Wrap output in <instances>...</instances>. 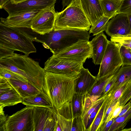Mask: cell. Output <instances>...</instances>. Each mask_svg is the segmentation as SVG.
<instances>
[{
	"label": "cell",
	"instance_id": "cell-1",
	"mask_svg": "<svg viewBox=\"0 0 131 131\" xmlns=\"http://www.w3.org/2000/svg\"><path fill=\"white\" fill-rule=\"evenodd\" d=\"M77 78L45 71L42 90L57 110L66 103L71 101L75 93L74 80Z\"/></svg>",
	"mask_w": 131,
	"mask_h": 131
},
{
	"label": "cell",
	"instance_id": "cell-2",
	"mask_svg": "<svg viewBox=\"0 0 131 131\" xmlns=\"http://www.w3.org/2000/svg\"><path fill=\"white\" fill-rule=\"evenodd\" d=\"M0 69L11 71L27 79L28 82L42 90L45 71L39 63L26 55L17 53L0 59Z\"/></svg>",
	"mask_w": 131,
	"mask_h": 131
},
{
	"label": "cell",
	"instance_id": "cell-3",
	"mask_svg": "<svg viewBox=\"0 0 131 131\" xmlns=\"http://www.w3.org/2000/svg\"><path fill=\"white\" fill-rule=\"evenodd\" d=\"M37 37V41L42 43L53 54H56L81 40L89 41L90 34L86 30L66 28L52 30Z\"/></svg>",
	"mask_w": 131,
	"mask_h": 131
},
{
	"label": "cell",
	"instance_id": "cell-4",
	"mask_svg": "<svg viewBox=\"0 0 131 131\" xmlns=\"http://www.w3.org/2000/svg\"><path fill=\"white\" fill-rule=\"evenodd\" d=\"M21 28L13 27L0 23V46L18 51L28 56L36 52L32 42L36 38L28 34Z\"/></svg>",
	"mask_w": 131,
	"mask_h": 131
},
{
	"label": "cell",
	"instance_id": "cell-5",
	"mask_svg": "<svg viewBox=\"0 0 131 131\" xmlns=\"http://www.w3.org/2000/svg\"><path fill=\"white\" fill-rule=\"evenodd\" d=\"M91 26L80 0H74L64 10L56 12L54 30L71 28L88 31Z\"/></svg>",
	"mask_w": 131,
	"mask_h": 131
},
{
	"label": "cell",
	"instance_id": "cell-6",
	"mask_svg": "<svg viewBox=\"0 0 131 131\" xmlns=\"http://www.w3.org/2000/svg\"><path fill=\"white\" fill-rule=\"evenodd\" d=\"M83 63L58 57L55 54L48 58L45 63V71L77 78L83 67Z\"/></svg>",
	"mask_w": 131,
	"mask_h": 131
},
{
	"label": "cell",
	"instance_id": "cell-7",
	"mask_svg": "<svg viewBox=\"0 0 131 131\" xmlns=\"http://www.w3.org/2000/svg\"><path fill=\"white\" fill-rule=\"evenodd\" d=\"M34 107L26 106L9 116L5 124V131H34L32 119Z\"/></svg>",
	"mask_w": 131,
	"mask_h": 131
},
{
	"label": "cell",
	"instance_id": "cell-8",
	"mask_svg": "<svg viewBox=\"0 0 131 131\" xmlns=\"http://www.w3.org/2000/svg\"><path fill=\"white\" fill-rule=\"evenodd\" d=\"M120 45L111 41L108 44L96 76L97 79L113 72L122 65L119 53Z\"/></svg>",
	"mask_w": 131,
	"mask_h": 131
},
{
	"label": "cell",
	"instance_id": "cell-9",
	"mask_svg": "<svg viewBox=\"0 0 131 131\" xmlns=\"http://www.w3.org/2000/svg\"><path fill=\"white\" fill-rule=\"evenodd\" d=\"M56 14L54 6L42 10L33 20L31 30L40 35L52 31L54 28Z\"/></svg>",
	"mask_w": 131,
	"mask_h": 131
},
{
	"label": "cell",
	"instance_id": "cell-10",
	"mask_svg": "<svg viewBox=\"0 0 131 131\" xmlns=\"http://www.w3.org/2000/svg\"><path fill=\"white\" fill-rule=\"evenodd\" d=\"M92 54V48L89 41L81 40L55 55L84 63L87 58H91Z\"/></svg>",
	"mask_w": 131,
	"mask_h": 131
},
{
	"label": "cell",
	"instance_id": "cell-11",
	"mask_svg": "<svg viewBox=\"0 0 131 131\" xmlns=\"http://www.w3.org/2000/svg\"><path fill=\"white\" fill-rule=\"evenodd\" d=\"M56 2V0H27L14 4L10 1L3 9L10 15L35 9L43 10L54 6Z\"/></svg>",
	"mask_w": 131,
	"mask_h": 131
},
{
	"label": "cell",
	"instance_id": "cell-12",
	"mask_svg": "<svg viewBox=\"0 0 131 131\" xmlns=\"http://www.w3.org/2000/svg\"><path fill=\"white\" fill-rule=\"evenodd\" d=\"M106 32L111 37L130 35V29L127 14H119L108 21Z\"/></svg>",
	"mask_w": 131,
	"mask_h": 131
},
{
	"label": "cell",
	"instance_id": "cell-13",
	"mask_svg": "<svg viewBox=\"0 0 131 131\" xmlns=\"http://www.w3.org/2000/svg\"><path fill=\"white\" fill-rule=\"evenodd\" d=\"M42 10L35 9L1 18L0 22L11 27L30 28L35 17Z\"/></svg>",
	"mask_w": 131,
	"mask_h": 131
},
{
	"label": "cell",
	"instance_id": "cell-14",
	"mask_svg": "<svg viewBox=\"0 0 131 131\" xmlns=\"http://www.w3.org/2000/svg\"><path fill=\"white\" fill-rule=\"evenodd\" d=\"M97 79L96 77L92 75L88 69L82 68L74 81L75 93L84 95L87 93L92 88Z\"/></svg>",
	"mask_w": 131,
	"mask_h": 131
},
{
	"label": "cell",
	"instance_id": "cell-15",
	"mask_svg": "<svg viewBox=\"0 0 131 131\" xmlns=\"http://www.w3.org/2000/svg\"><path fill=\"white\" fill-rule=\"evenodd\" d=\"M82 8L91 26L103 15L100 0H80Z\"/></svg>",
	"mask_w": 131,
	"mask_h": 131
},
{
	"label": "cell",
	"instance_id": "cell-16",
	"mask_svg": "<svg viewBox=\"0 0 131 131\" xmlns=\"http://www.w3.org/2000/svg\"><path fill=\"white\" fill-rule=\"evenodd\" d=\"M107 37L102 32L96 35L89 41L92 50L91 58L95 65H100L108 42Z\"/></svg>",
	"mask_w": 131,
	"mask_h": 131
},
{
	"label": "cell",
	"instance_id": "cell-17",
	"mask_svg": "<svg viewBox=\"0 0 131 131\" xmlns=\"http://www.w3.org/2000/svg\"><path fill=\"white\" fill-rule=\"evenodd\" d=\"M52 110V107H34L32 113L34 131H44Z\"/></svg>",
	"mask_w": 131,
	"mask_h": 131
},
{
	"label": "cell",
	"instance_id": "cell-18",
	"mask_svg": "<svg viewBox=\"0 0 131 131\" xmlns=\"http://www.w3.org/2000/svg\"><path fill=\"white\" fill-rule=\"evenodd\" d=\"M7 79L13 87L23 99L36 95L42 90L37 88L28 81Z\"/></svg>",
	"mask_w": 131,
	"mask_h": 131
},
{
	"label": "cell",
	"instance_id": "cell-19",
	"mask_svg": "<svg viewBox=\"0 0 131 131\" xmlns=\"http://www.w3.org/2000/svg\"><path fill=\"white\" fill-rule=\"evenodd\" d=\"M119 67L111 73L97 79L92 88L87 94L94 102L101 97L104 89L106 84L117 73Z\"/></svg>",
	"mask_w": 131,
	"mask_h": 131
},
{
	"label": "cell",
	"instance_id": "cell-20",
	"mask_svg": "<svg viewBox=\"0 0 131 131\" xmlns=\"http://www.w3.org/2000/svg\"><path fill=\"white\" fill-rule=\"evenodd\" d=\"M116 75L117 81L106 95L113 94L122 85L131 81V65H122Z\"/></svg>",
	"mask_w": 131,
	"mask_h": 131
},
{
	"label": "cell",
	"instance_id": "cell-21",
	"mask_svg": "<svg viewBox=\"0 0 131 131\" xmlns=\"http://www.w3.org/2000/svg\"><path fill=\"white\" fill-rule=\"evenodd\" d=\"M27 106L52 107L51 102L43 90L33 96L23 99L21 103Z\"/></svg>",
	"mask_w": 131,
	"mask_h": 131
},
{
	"label": "cell",
	"instance_id": "cell-22",
	"mask_svg": "<svg viewBox=\"0 0 131 131\" xmlns=\"http://www.w3.org/2000/svg\"><path fill=\"white\" fill-rule=\"evenodd\" d=\"M23 99L13 88L9 91L0 95V109H3L5 107L13 106L22 103Z\"/></svg>",
	"mask_w": 131,
	"mask_h": 131
},
{
	"label": "cell",
	"instance_id": "cell-23",
	"mask_svg": "<svg viewBox=\"0 0 131 131\" xmlns=\"http://www.w3.org/2000/svg\"><path fill=\"white\" fill-rule=\"evenodd\" d=\"M123 0H100L103 15L112 18L117 15Z\"/></svg>",
	"mask_w": 131,
	"mask_h": 131
},
{
	"label": "cell",
	"instance_id": "cell-24",
	"mask_svg": "<svg viewBox=\"0 0 131 131\" xmlns=\"http://www.w3.org/2000/svg\"><path fill=\"white\" fill-rule=\"evenodd\" d=\"M131 118V108L123 115L116 118L109 131H122Z\"/></svg>",
	"mask_w": 131,
	"mask_h": 131
},
{
	"label": "cell",
	"instance_id": "cell-25",
	"mask_svg": "<svg viewBox=\"0 0 131 131\" xmlns=\"http://www.w3.org/2000/svg\"><path fill=\"white\" fill-rule=\"evenodd\" d=\"M84 95L75 93L72 98L71 102L73 118L79 115L81 116Z\"/></svg>",
	"mask_w": 131,
	"mask_h": 131
},
{
	"label": "cell",
	"instance_id": "cell-26",
	"mask_svg": "<svg viewBox=\"0 0 131 131\" xmlns=\"http://www.w3.org/2000/svg\"><path fill=\"white\" fill-rule=\"evenodd\" d=\"M110 19L109 18L103 15L94 26H91L89 33H92L93 36H96L105 31Z\"/></svg>",
	"mask_w": 131,
	"mask_h": 131
},
{
	"label": "cell",
	"instance_id": "cell-27",
	"mask_svg": "<svg viewBox=\"0 0 131 131\" xmlns=\"http://www.w3.org/2000/svg\"><path fill=\"white\" fill-rule=\"evenodd\" d=\"M105 101L104 100L92 123L86 131H96L102 119Z\"/></svg>",
	"mask_w": 131,
	"mask_h": 131
},
{
	"label": "cell",
	"instance_id": "cell-28",
	"mask_svg": "<svg viewBox=\"0 0 131 131\" xmlns=\"http://www.w3.org/2000/svg\"><path fill=\"white\" fill-rule=\"evenodd\" d=\"M73 118L67 119L57 112V122L62 131H71Z\"/></svg>",
	"mask_w": 131,
	"mask_h": 131
},
{
	"label": "cell",
	"instance_id": "cell-29",
	"mask_svg": "<svg viewBox=\"0 0 131 131\" xmlns=\"http://www.w3.org/2000/svg\"><path fill=\"white\" fill-rule=\"evenodd\" d=\"M120 46L119 53L122 60V65H131V49L123 45Z\"/></svg>",
	"mask_w": 131,
	"mask_h": 131
},
{
	"label": "cell",
	"instance_id": "cell-30",
	"mask_svg": "<svg viewBox=\"0 0 131 131\" xmlns=\"http://www.w3.org/2000/svg\"><path fill=\"white\" fill-rule=\"evenodd\" d=\"M71 102L68 101L66 103L57 110L58 113L68 119L73 118Z\"/></svg>",
	"mask_w": 131,
	"mask_h": 131
},
{
	"label": "cell",
	"instance_id": "cell-31",
	"mask_svg": "<svg viewBox=\"0 0 131 131\" xmlns=\"http://www.w3.org/2000/svg\"><path fill=\"white\" fill-rule=\"evenodd\" d=\"M0 76L6 79L20 80L23 81L28 80L21 76L8 70L0 69Z\"/></svg>",
	"mask_w": 131,
	"mask_h": 131
},
{
	"label": "cell",
	"instance_id": "cell-32",
	"mask_svg": "<svg viewBox=\"0 0 131 131\" xmlns=\"http://www.w3.org/2000/svg\"><path fill=\"white\" fill-rule=\"evenodd\" d=\"M131 98V81L129 82L118 100L119 105H125Z\"/></svg>",
	"mask_w": 131,
	"mask_h": 131
},
{
	"label": "cell",
	"instance_id": "cell-33",
	"mask_svg": "<svg viewBox=\"0 0 131 131\" xmlns=\"http://www.w3.org/2000/svg\"><path fill=\"white\" fill-rule=\"evenodd\" d=\"M111 41L131 49V35L111 37Z\"/></svg>",
	"mask_w": 131,
	"mask_h": 131
},
{
	"label": "cell",
	"instance_id": "cell-34",
	"mask_svg": "<svg viewBox=\"0 0 131 131\" xmlns=\"http://www.w3.org/2000/svg\"><path fill=\"white\" fill-rule=\"evenodd\" d=\"M86 131L83 120L81 115L73 118L71 131Z\"/></svg>",
	"mask_w": 131,
	"mask_h": 131
},
{
	"label": "cell",
	"instance_id": "cell-35",
	"mask_svg": "<svg viewBox=\"0 0 131 131\" xmlns=\"http://www.w3.org/2000/svg\"><path fill=\"white\" fill-rule=\"evenodd\" d=\"M105 97V96L101 97L99 99L97 100L94 102L92 106L88 111L83 117H82L84 125L86 129V130L87 129V126L89 122V116L99 104L103 101Z\"/></svg>",
	"mask_w": 131,
	"mask_h": 131
},
{
	"label": "cell",
	"instance_id": "cell-36",
	"mask_svg": "<svg viewBox=\"0 0 131 131\" xmlns=\"http://www.w3.org/2000/svg\"><path fill=\"white\" fill-rule=\"evenodd\" d=\"M94 102L92 100L87 93L84 95L83 111L81 115L82 118L92 106Z\"/></svg>",
	"mask_w": 131,
	"mask_h": 131
},
{
	"label": "cell",
	"instance_id": "cell-37",
	"mask_svg": "<svg viewBox=\"0 0 131 131\" xmlns=\"http://www.w3.org/2000/svg\"><path fill=\"white\" fill-rule=\"evenodd\" d=\"M131 13V0H123L117 14Z\"/></svg>",
	"mask_w": 131,
	"mask_h": 131
},
{
	"label": "cell",
	"instance_id": "cell-38",
	"mask_svg": "<svg viewBox=\"0 0 131 131\" xmlns=\"http://www.w3.org/2000/svg\"><path fill=\"white\" fill-rule=\"evenodd\" d=\"M13 88L7 79L0 76V95L9 91Z\"/></svg>",
	"mask_w": 131,
	"mask_h": 131
},
{
	"label": "cell",
	"instance_id": "cell-39",
	"mask_svg": "<svg viewBox=\"0 0 131 131\" xmlns=\"http://www.w3.org/2000/svg\"><path fill=\"white\" fill-rule=\"evenodd\" d=\"M14 51L9 48L0 46V59L13 55Z\"/></svg>",
	"mask_w": 131,
	"mask_h": 131
},
{
	"label": "cell",
	"instance_id": "cell-40",
	"mask_svg": "<svg viewBox=\"0 0 131 131\" xmlns=\"http://www.w3.org/2000/svg\"><path fill=\"white\" fill-rule=\"evenodd\" d=\"M123 107V106L119 105H118L115 107L113 110L110 115L108 117L105 124L110 120L114 118H116L118 117L121 112Z\"/></svg>",
	"mask_w": 131,
	"mask_h": 131
},
{
	"label": "cell",
	"instance_id": "cell-41",
	"mask_svg": "<svg viewBox=\"0 0 131 131\" xmlns=\"http://www.w3.org/2000/svg\"><path fill=\"white\" fill-rule=\"evenodd\" d=\"M4 112L3 110L0 109V131H5V124L9 116Z\"/></svg>",
	"mask_w": 131,
	"mask_h": 131
},
{
	"label": "cell",
	"instance_id": "cell-42",
	"mask_svg": "<svg viewBox=\"0 0 131 131\" xmlns=\"http://www.w3.org/2000/svg\"><path fill=\"white\" fill-rule=\"evenodd\" d=\"M110 80L105 86L101 97L104 96L117 81L116 74Z\"/></svg>",
	"mask_w": 131,
	"mask_h": 131
},
{
	"label": "cell",
	"instance_id": "cell-43",
	"mask_svg": "<svg viewBox=\"0 0 131 131\" xmlns=\"http://www.w3.org/2000/svg\"><path fill=\"white\" fill-rule=\"evenodd\" d=\"M103 102L99 104L89 116V122L87 126V129L89 127L93 122L98 110L101 107Z\"/></svg>",
	"mask_w": 131,
	"mask_h": 131
},
{
	"label": "cell",
	"instance_id": "cell-44",
	"mask_svg": "<svg viewBox=\"0 0 131 131\" xmlns=\"http://www.w3.org/2000/svg\"><path fill=\"white\" fill-rule=\"evenodd\" d=\"M116 118H114L106 123L102 126L97 129L96 131H109Z\"/></svg>",
	"mask_w": 131,
	"mask_h": 131
},
{
	"label": "cell",
	"instance_id": "cell-45",
	"mask_svg": "<svg viewBox=\"0 0 131 131\" xmlns=\"http://www.w3.org/2000/svg\"><path fill=\"white\" fill-rule=\"evenodd\" d=\"M131 108V103L129 102L123 106L121 112L118 117L121 116L125 114Z\"/></svg>",
	"mask_w": 131,
	"mask_h": 131
},
{
	"label": "cell",
	"instance_id": "cell-46",
	"mask_svg": "<svg viewBox=\"0 0 131 131\" xmlns=\"http://www.w3.org/2000/svg\"><path fill=\"white\" fill-rule=\"evenodd\" d=\"M10 0H0V8H3L5 4Z\"/></svg>",
	"mask_w": 131,
	"mask_h": 131
},
{
	"label": "cell",
	"instance_id": "cell-47",
	"mask_svg": "<svg viewBox=\"0 0 131 131\" xmlns=\"http://www.w3.org/2000/svg\"><path fill=\"white\" fill-rule=\"evenodd\" d=\"M74 0H62V3L64 6H67Z\"/></svg>",
	"mask_w": 131,
	"mask_h": 131
},
{
	"label": "cell",
	"instance_id": "cell-48",
	"mask_svg": "<svg viewBox=\"0 0 131 131\" xmlns=\"http://www.w3.org/2000/svg\"><path fill=\"white\" fill-rule=\"evenodd\" d=\"M27 0H10V1L13 4H16L21 3Z\"/></svg>",
	"mask_w": 131,
	"mask_h": 131
},
{
	"label": "cell",
	"instance_id": "cell-49",
	"mask_svg": "<svg viewBox=\"0 0 131 131\" xmlns=\"http://www.w3.org/2000/svg\"><path fill=\"white\" fill-rule=\"evenodd\" d=\"M130 29V34L131 35V13L127 15Z\"/></svg>",
	"mask_w": 131,
	"mask_h": 131
},
{
	"label": "cell",
	"instance_id": "cell-50",
	"mask_svg": "<svg viewBox=\"0 0 131 131\" xmlns=\"http://www.w3.org/2000/svg\"><path fill=\"white\" fill-rule=\"evenodd\" d=\"M122 131H131V128L127 129H124Z\"/></svg>",
	"mask_w": 131,
	"mask_h": 131
},
{
	"label": "cell",
	"instance_id": "cell-51",
	"mask_svg": "<svg viewBox=\"0 0 131 131\" xmlns=\"http://www.w3.org/2000/svg\"><path fill=\"white\" fill-rule=\"evenodd\" d=\"M129 102H130L131 103V98H130V100H129Z\"/></svg>",
	"mask_w": 131,
	"mask_h": 131
}]
</instances>
